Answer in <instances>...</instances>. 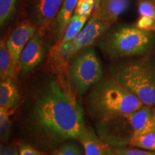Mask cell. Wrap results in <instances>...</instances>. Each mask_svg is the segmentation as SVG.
<instances>
[{
    "instance_id": "obj_7",
    "label": "cell",
    "mask_w": 155,
    "mask_h": 155,
    "mask_svg": "<svg viewBox=\"0 0 155 155\" xmlns=\"http://www.w3.org/2000/svg\"><path fill=\"white\" fill-rule=\"evenodd\" d=\"M41 33L40 30H37L35 34L30 39L21 53L19 71L22 75L35 68L45 58V50Z\"/></svg>"
},
{
    "instance_id": "obj_10",
    "label": "cell",
    "mask_w": 155,
    "mask_h": 155,
    "mask_svg": "<svg viewBox=\"0 0 155 155\" xmlns=\"http://www.w3.org/2000/svg\"><path fill=\"white\" fill-rule=\"evenodd\" d=\"M129 6V0H100L95 11L101 20L111 25L117 21Z\"/></svg>"
},
{
    "instance_id": "obj_3",
    "label": "cell",
    "mask_w": 155,
    "mask_h": 155,
    "mask_svg": "<svg viewBox=\"0 0 155 155\" xmlns=\"http://www.w3.org/2000/svg\"><path fill=\"white\" fill-rule=\"evenodd\" d=\"M154 43L152 31L136 25H121L108 30L98 41L100 49L111 59L145 55L152 50Z\"/></svg>"
},
{
    "instance_id": "obj_20",
    "label": "cell",
    "mask_w": 155,
    "mask_h": 155,
    "mask_svg": "<svg viewBox=\"0 0 155 155\" xmlns=\"http://www.w3.org/2000/svg\"><path fill=\"white\" fill-rule=\"evenodd\" d=\"M105 155H155L154 152L136 150V149H124L120 147H108L104 146Z\"/></svg>"
},
{
    "instance_id": "obj_29",
    "label": "cell",
    "mask_w": 155,
    "mask_h": 155,
    "mask_svg": "<svg viewBox=\"0 0 155 155\" xmlns=\"http://www.w3.org/2000/svg\"><path fill=\"white\" fill-rule=\"evenodd\" d=\"M154 154H155V152H154Z\"/></svg>"
},
{
    "instance_id": "obj_11",
    "label": "cell",
    "mask_w": 155,
    "mask_h": 155,
    "mask_svg": "<svg viewBox=\"0 0 155 155\" xmlns=\"http://www.w3.org/2000/svg\"><path fill=\"white\" fill-rule=\"evenodd\" d=\"M127 116L133 127L134 137L155 131L154 116L148 106L144 105Z\"/></svg>"
},
{
    "instance_id": "obj_6",
    "label": "cell",
    "mask_w": 155,
    "mask_h": 155,
    "mask_svg": "<svg viewBox=\"0 0 155 155\" xmlns=\"http://www.w3.org/2000/svg\"><path fill=\"white\" fill-rule=\"evenodd\" d=\"M111 25L101 20L94 11L83 30L73 40L59 45L58 55L63 61H70L81 50L98 41L109 30Z\"/></svg>"
},
{
    "instance_id": "obj_2",
    "label": "cell",
    "mask_w": 155,
    "mask_h": 155,
    "mask_svg": "<svg viewBox=\"0 0 155 155\" xmlns=\"http://www.w3.org/2000/svg\"><path fill=\"white\" fill-rule=\"evenodd\" d=\"M86 104L89 113L99 122L131 114L144 106L137 96L112 76L94 86Z\"/></svg>"
},
{
    "instance_id": "obj_21",
    "label": "cell",
    "mask_w": 155,
    "mask_h": 155,
    "mask_svg": "<svg viewBox=\"0 0 155 155\" xmlns=\"http://www.w3.org/2000/svg\"><path fill=\"white\" fill-rule=\"evenodd\" d=\"M53 155H82V153L76 144L68 143L58 149Z\"/></svg>"
},
{
    "instance_id": "obj_5",
    "label": "cell",
    "mask_w": 155,
    "mask_h": 155,
    "mask_svg": "<svg viewBox=\"0 0 155 155\" xmlns=\"http://www.w3.org/2000/svg\"><path fill=\"white\" fill-rule=\"evenodd\" d=\"M103 76L102 65L94 48H85L69 61V84L77 94H86L103 80Z\"/></svg>"
},
{
    "instance_id": "obj_16",
    "label": "cell",
    "mask_w": 155,
    "mask_h": 155,
    "mask_svg": "<svg viewBox=\"0 0 155 155\" xmlns=\"http://www.w3.org/2000/svg\"><path fill=\"white\" fill-rule=\"evenodd\" d=\"M79 141L84 147L85 155H105L104 146L95 135L88 129L85 131Z\"/></svg>"
},
{
    "instance_id": "obj_19",
    "label": "cell",
    "mask_w": 155,
    "mask_h": 155,
    "mask_svg": "<svg viewBox=\"0 0 155 155\" xmlns=\"http://www.w3.org/2000/svg\"><path fill=\"white\" fill-rule=\"evenodd\" d=\"M17 0H0V25L2 27L14 13Z\"/></svg>"
},
{
    "instance_id": "obj_27",
    "label": "cell",
    "mask_w": 155,
    "mask_h": 155,
    "mask_svg": "<svg viewBox=\"0 0 155 155\" xmlns=\"http://www.w3.org/2000/svg\"><path fill=\"white\" fill-rule=\"evenodd\" d=\"M153 19H154V25H153V26H152V30H151V31H152V32H155V17Z\"/></svg>"
},
{
    "instance_id": "obj_18",
    "label": "cell",
    "mask_w": 155,
    "mask_h": 155,
    "mask_svg": "<svg viewBox=\"0 0 155 155\" xmlns=\"http://www.w3.org/2000/svg\"><path fill=\"white\" fill-rule=\"evenodd\" d=\"M10 129L9 110L5 108H0V138L2 142H7L8 140Z\"/></svg>"
},
{
    "instance_id": "obj_12",
    "label": "cell",
    "mask_w": 155,
    "mask_h": 155,
    "mask_svg": "<svg viewBox=\"0 0 155 155\" xmlns=\"http://www.w3.org/2000/svg\"><path fill=\"white\" fill-rule=\"evenodd\" d=\"M79 0H65L52 27L54 36L61 40L67 25L72 18Z\"/></svg>"
},
{
    "instance_id": "obj_15",
    "label": "cell",
    "mask_w": 155,
    "mask_h": 155,
    "mask_svg": "<svg viewBox=\"0 0 155 155\" xmlns=\"http://www.w3.org/2000/svg\"><path fill=\"white\" fill-rule=\"evenodd\" d=\"M89 18L90 17L88 16H81L77 14H73L72 18L67 25L61 40L59 41V45H63L73 40L83 30L88 22Z\"/></svg>"
},
{
    "instance_id": "obj_26",
    "label": "cell",
    "mask_w": 155,
    "mask_h": 155,
    "mask_svg": "<svg viewBox=\"0 0 155 155\" xmlns=\"http://www.w3.org/2000/svg\"><path fill=\"white\" fill-rule=\"evenodd\" d=\"M0 155H19L16 147L14 146H7L1 144L0 146Z\"/></svg>"
},
{
    "instance_id": "obj_4",
    "label": "cell",
    "mask_w": 155,
    "mask_h": 155,
    "mask_svg": "<svg viewBox=\"0 0 155 155\" xmlns=\"http://www.w3.org/2000/svg\"><path fill=\"white\" fill-rule=\"evenodd\" d=\"M112 77L144 106L155 105V63L150 58L121 64L112 71Z\"/></svg>"
},
{
    "instance_id": "obj_22",
    "label": "cell",
    "mask_w": 155,
    "mask_h": 155,
    "mask_svg": "<svg viewBox=\"0 0 155 155\" xmlns=\"http://www.w3.org/2000/svg\"><path fill=\"white\" fill-rule=\"evenodd\" d=\"M96 7V2H88L78 4L76 9H75L74 14H77L81 16H91V13L95 7Z\"/></svg>"
},
{
    "instance_id": "obj_25",
    "label": "cell",
    "mask_w": 155,
    "mask_h": 155,
    "mask_svg": "<svg viewBox=\"0 0 155 155\" xmlns=\"http://www.w3.org/2000/svg\"><path fill=\"white\" fill-rule=\"evenodd\" d=\"M19 155H41L39 151L29 145H22L19 148Z\"/></svg>"
},
{
    "instance_id": "obj_13",
    "label": "cell",
    "mask_w": 155,
    "mask_h": 155,
    "mask_svg": "<svg viewBox=\"0 0 155 155\" xmlns=\"http://www.w3.org/2000/svg\"><path fill=\"white\" fill-rule=\"evenodd\" d=\"M19 93L12 78L6 79L0 83V108L10 111L19 104Z\"/></svg>"
},
{
    "instance_id": "obj_17",
    "label": "cell",
    "mask_w": 155,
    "mask_h": 155,
    "mask_svg": "<svg viewBox=\"0 0 155 155\" xmlns=\"http://www.w3.org/2000/svg\"><path fill=\"white\" fill-rule=\"evenodd\" d=\"M129 144L143 150H155V131L134 137L130 139Z\"/></svg>"
},
{
    "instance_id": "obj_9",
    "label": "cell",
    "mask_w": 155,
    "mask_h": 155,
    "mask_svg": "<svg viewBox=\"0 0 155 155\" xmlns=\"http://www.w3.org/2000/svg\"><path fill=\"white\" fill-rule=\"evenodd\" d=\"M38 28L33 23L25 22L20 23L12 32L6 41V46L12 57L17 71L21 53L30 40L35 34Z\"/></svg>"
},
{
    "instance_id": "obj_24",
    "label": "cell",
    "mask_w": 155,
    "mask_h": 155,
    "mask_svg": "<svg viewBox=\"0 0 155 155\" xmlns=\"http://www.w3.org/2000/svg\"><path fill=\"white\" fill-rule=\"evenodd\" d=\"M154 25V19L147 17H141L137 21L136 26L141 30L151 31Z\"/></svg>"
},
{
    "instance_id": "obj_8",
    "label": "cell",
    "mask_w": 155,
    "mask_h": 155,
    "mask_svg": "<svg viewBox=\"0 0 155 155\" xmlns=\"http://www.w3.org/2000/svg\"><path fill=\"white\" fill-rule=\"evenodd\" d=\"M65 0H38L32 10L33 24L40 32L51 28Z\"/></svg>"
},
{
    "instance_id": "obj_23",
    "label": "cell",
    "mask_w": 155,
    "mask_h": 155,
    "mask_svg": "<svg viewBox=\"0 0 155 155\" xmlns=\"http://www.w3.org/2000/svg\"><path fill=\"white\" fill-rule=\"evenodd\" d=\"M139 14L141 17H147L154 18L155 17V7L149 1H142L138 7Z\"/></svg>"
},
{
    "instance_id": "obj_1",
    "label": "cell",
    "mask_w": 155,
    "mask_h": 155,
    "mask_svg": "<svg viewBox=\"0 0 155 155\" xmlns=\"http://www.w3.org/2000/svg\"><path fill=\"white\" fill-rule=\"evenodd\" d=\"M31 120L43 138L55 142L79 140L86 131L75 96L56 79L50 81L37 99Z\"/></svg>"
},
{
    "instance_id": "obj_28",
    "label": "cell",
    "mask_w": 155,
    "mask_h": 155,
    "mask_svg": "<svg viewBox=\"0 0 155 155\" xmlns=\"http://www.w3.org/2000/svg\"><path fill=\"white\" fill-rule=\"evenodd\" d=\"M153 116H154V123H155V110L154 111V114H153Z\"/></svg>"
},
{
    "instance_id": "obj_14",
    "label": "cell",
    "mask_w": 155,
    "mask_h": 155,
    "mask_svg": "<svg viewBox=\"0 0 155 155\" xmlns=\"http://www.w3.org/2000/svg\"><path fill=\"white\" fill-rule=\"evenodd\" d=\"M17 71V69L12 57L6 46V41L1 40L0 41V79H1V81L8 78L13 79Z\"/></svg>"
}]
</instances>
